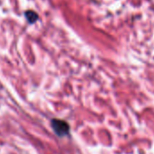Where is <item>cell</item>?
Masks as SVG:
<instances>
[{"label":"cell","instance_id":"cell-1","mask_svg":"<svg viewBox=\"0 0 154 154\" xmlns=\"http://www.w3.org/2000/svg\"><path fill=\"white\" fill-rule=\"evenodd\" d=\"M51 126H52L54 134L59 137H64L69 134L70 126L64 120L54 118L51 121Z\"/></svg>","mask_w":154,"mask_h":154},{"label":"cell","instance_id":"cell-2","mask_svg":"<svg viewBox=\"0 0 154 154\" xmlns=\"http://www.w3.org/2000/svg\"><path fill=\"white\" fill-rule=\"evenodd\" d=\"M25 17H26V19H27V21H28V23H35L36 20L38 19V14H37L35 12L32 11V10L26 11V12L25 13Z\"/></svg>","mask_w":154,"mask_h":154}]
</instances>
